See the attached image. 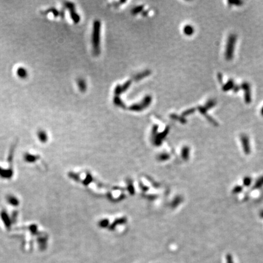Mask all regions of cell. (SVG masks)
I'll use <instances>...</instances> for the list:
<instances>
[{
	"instance_id": "ac0fdd59",
	"label": "cell",
	"mask_w": 263,
	"mask_h": 263,
	"mask_svg": "<svg viewBox=\"0 0 263 263\" xmlns=\"http://www.w3.org/2000/svg\"><path fill=\"white\" fill-rule=\"evenodd\" d=\"M132 84V81H127L126 82H125L124 84L121 86V90H122V93L125 92L126 90H128V88H129V87L130 86V85Z\"/></svg>"
},
{
	"instance_id": "d4e9b609",
	"label": "cell",
	"mask_w": 263,
	"mask_h": 263,
	"mask_svg": "<svg viewBox=\"0 0 263 263\" xmlns=\"http://www.w3.org/2000/svg\"><path fill=\"white\" fill-rule=\"evenodd\" d=\"M240 90H241V85H234V87L233 88V89H232V90L234 92V93H238Z\"/></svg>"
},
{
	"instance_id": "603a6c76",
	"label": "cell",
	"mask_w": 263,
	"mask_h": 263,
	"mask_svg": "<svg viewBox=\"0 0 263 263\" xmlns=\"http://www.w3.org/2000/svg\"><path fill=\"white\" fill-rule=\"evenodd\" d=\"M39 137L40 138V139H41V140H42V141H45V140H46V133L44 132V131H40L39 132Z\"/></svg>"
},
{
	"instance_id": "4316f807",
	"label": "cell",
	"mask_w": 263,
	"mask_h": 263,
	"mask_svg": "<svg viewBox=\"0 0 263 263\" xmlns=\"http://www.w3.org/2000/svg\"><path fill=\"white\" fill-rule=\"evenodd\" d=\"M227 263H233V260H232V256L230 255H227Z\"/></svg>"
},
{
	"instance_id": "9a60e30c",
	"label": "cell",
	"mask_w": 263,
	"mask_h": 263,
	"mask_svg": "<svg viewBox=\"0 0 263 263\" xmlns=\"http://www.w3.org/2000/svg\"><path fill=\"white\" fill-rule=\"evenodd\" d=\"M129 109L130 110L134 111V112H139V111L143 110L144 108L142 107V105H141V104H135L130 106Z\"/></svg>"
},
{
	"instance_id": "8fae6325",
	"label": "cell",
	"mask_w": 263,
	"mask_h": 263,
	"mask_svg": "<svg viewBox=\"0 0 263 263\" xmlns=\"http://www.w3.org/2000/svg\"><path fill=\"white\" fill-rule=\"evenodd\" d=\"M151 101H152V97L150 96H146L144 97V99H143L142 102L140 104L142 105L143 108H145L150 105V104L151 103Z\"/></svg>"
},
{
	"instance_id": "7c38bea8",
	"label": "cell",
	"mask_w": 263,
	"mask_h": 263,
	"mask_svg": "<svg viewBox=\"0 0 263 263\" xmlns=\"http://www.w3.org/2000/svg\"><path fill=\"white\" fill-rule=\"evenodd\" d=\"M113 102L114 104L118 107H120L121 108H124L126 107V105L124 104V103L123 102V101L119 98V97L118 96H115L114 99H113Z\"/></svg>"
},
{
	"instance_id": "9c48e42d",
	"label": "cell",
	"mask_w": 263,
	"mask_h": 263,
	"mask_svg": "<svg viewBox=\"0 0 263 263\" xmlns=\"http://www.w3.org/2000/svg\"><path fill=\"white\" fill-rule=\"evenodd\" d=\"M77 85L79 87V90L82 92H84L86 91V90H87V84H86V82H85L84 79H83L82 78H79L77 81Z\"/></svg>"
},
{
	"instance_id": "4fadbf2b",
	"label": "cell",
	"mask_w": 263,
	"mask_h": 263,
	"mask_svg": "<svg viewBox=\"0 0 263 263\" xmlns=\"http://www.w3.org/2000/svg\"><path fill=\"white\" fill-rule=\"evenodd\" d=\"M216 105V101L215 100V99H210V100H208L207 103H206V104H205V105H204V107L207 109V110H209V109H211V108H212L213 107H214L215 105Z\"/></svg>"
},
{
	"instance_id": "277c9868",
	"label": "cell",
	"mask_w": 263,
	"mask_h": 263,
	"mask_svg": "<svg viewBox=\"0 0 263 263\" xmlns=\"http://www.w3.org/2000/svg\"><path fill=\"white\" fill-rule=\"evenodd\" d=\"M240 85L241 89L244 92V101L246 104H249L252 101L250 85L247 82H243Z\"/></svg>"
},
{
	"instance_id": "f1b7e54d",
	"label": "cell",
	"mask_w": 263,
	"mask_h": 263,
	"mask_svg": "<svg viewBox=\"0 0 263 263\" xmlns=\"http://www.w3.org/2000/svg\"><path fill=\"white\" fill-rule=\"evenodd\" d=\"M147 12H146V11H144V12H143V15H144V16H146V15H147Z\"/></svg>"
},
{
	"instance_id": "5bb4252c",
	"label": "cell",
	"mask_w": 263,
	"mask_h": 263,
	"mask_svg": "<svg viewBox=\"0 0 263 263\" xmlns=\"http://www.w3.org/2000/svg\"><path fill=\"white\" fill-rule=\"evenodd\" d=\"M52 13L53 15H54V17H58V16L61 17V11H59L55 8H51L43 12V13Z\"/></svg>"
},
{
	"instance_id": "8992f818",
	"label": "cell",
	"mask_w": 263,
	"mask_h": 263,
	"mask_svg": "<svg viewBox=\"0 0 263 263\" xmlns=\"http://www.w3.org/2000/svg\"><path fill=\"white\" fill-rule=\"evenodd\" d=\"M234 85H235V84H234V80L232 79H230L225 84L223 85L222 89L224 92H228V91L231 90L233 89Z\"/></svg>"
},
{
	"instance_id": "ffe728a7",
	"label": "cell",
	"mask_w": 263,
	"mask_h": 263,
	"mask_svg": "<svg viewBox=\"0 0 263 263\" xmlns=\"http://www.w3.org/2000/svg\"><path fill=\"white\" fill-rule=\"evenodd\" d=\"M171 118L174 119H179L181 123H186V121H187V120L183 117H182V116L180 117V116L177 115H175V114H172L171 115Z\"/></svg>"
},
{
	"instance_id": "d6986e66",
	"label": "cell",
	"mask_w": 263,
	"mask_h": 263,
	"mask_svg": "<svg viewBox=\"0 0 263 263\" xmlns=\"http://www.w3.org/2000/svg\"><path fill=\"white\" fill-rule=\"evenodd\" d=\"M228 3L230 6H242L243 4V1H237V0H234V1H229Z\"/></svg>"
},
{
	"instance_id": "6da1fadb",
	"label": "cell",
	"mask_w": 263,
	"mask_h": 263,
	"mask_svg": "<svg viewBox=\"0 0 263 263\" xmlns=\"http://www.w3.org/2000/svg\"><path fill=\"white\" fill-rule=\"evenodd\" d=\"M100 29L101 22L99 20H96L93 24V31L92 34L93 53L96 55H97L100 53Z\"/></svg>"
},
{
	"instance_id": "7a4b0ae2",
	"label": "cell",
	"mask_w": 263,
	"mask_h": 263,
	"mask_svg": "<svg viewBox=\"0 0 263 263\" xmlns=\"http://www.w3.org/2000/svg\"><path fill=\"white\" fill-rule=\"evenodd\" d=\"M236 40L237 35L234 34H231L228 37L225 51V57L228 61L231 60L233 58Z\"/></svg>"
},
{
	"instance_id": "2e32d148",
	"label": "cell",
	"mask_w": 263,
	"mask_h": 263,
	"mask_svg": "<svg viewBox=\"0 0 263 263\" xmlns=\"http://www.w3.org/2000/svg\"><path fill=\"white\" fill-rule=\"evenodd\" d=\"M143 8H144V6H137V7L134 8L132 10V11H131V13L133 15H136L137 13H139V12H141L143 11Z\"/></svg>"
},
{
	"instance_id": "5b68a950",
	"label": "cell",
	"mask_w": 263,
	"mask_h": 263,
	"mask_svg": "<svg viewBox=\"0 0 263 263\" xmlns=\"http://www.w3.org/2000/svg\"><path fill=\"white\" fill-rule=\"evenodd\" d=\"M241 141H242L243 147L244 148L245 152L248 154L250 152V146H249V140L247 136L245 135H242L241 136Z\"/></svg>"
},
{
	"instance_id": "7402d4cb",
	"label": "cell",
	"mask_w": 263,
	"mask_h": 263,
	"mask_svg": "<svg viewBox=\"0 0 263 263\" xmlns=\"http://www.w3.org/2000/svg\"><path fill=\"white\" fill-rule=\"evenodd\" d=\"M115 94L116 96H118L122 93V90H121V85H118L115 89Z\"/></svg>"
},
{
	"instance_id": "e0dca14e",
	"label": "cell",
	"mask_w": 263,
	"mask_h": 263,
	"mask_svg": "<svg viewBox=\"0 0 263 263\" xmlns=\"http://www.w3.org/2000/svg\"><path fill=\"white\" fill-rule=\"evenodd\" d=\"M196 109L195 108H189V109H188V110H187L184 111V112L182 113L181 116L183 117V116H188V115H190L191 114H192L193 113H194V112H195V111H196Z\"/></svg>"
},
{
	"instance_id": "3957f363",
	"label": "cell",
	"mask_w": 263,
	"mask_h": 263,
	"mask_svg": "<svg viewBox=\"0 0 263 263\" xmlns=\"http://www.w3.org/2000/svg\"><path fill=\"white\" fill-rule=\"evenodd\" d=\"M64 6L70 11L71 17L73 20V21L75 23H77L80 21L81 18L79 15L75 11V6L73 3L68 1H65L64 2Z\"/></svg>"
},
{
	"instance_id": "83f0119b",
	"label": "cell",
	"mask_w": 263,
	"mask_h": 263,
	"mask_svg": "<svg viewBox=\"0 0 263 263\" xmlns=\"http://www.w3.org/2000/svg\"><path fill=\"white\" fill-rule=\"evenodd\" d=\"M250 180H251V179H250V178H247V179H245V181H244L245 184L247 185H249L250 183V181H251Z\"/></svg>"
},
{
	"instance_id": "30bf717a",
	"label": "cell",
	"mask_w": 263,
	"mask_h": 263,
	"mask_svg": "<svg viewBox=\"0 0 263 263\" xmlns=\"http://www.w3.org/2000/svg\"><path fill=\"white\" fill-rule=\"evenodd\" d=\"M183 31V33L186 35L190 36V35H192L194 34V29L191 25L188 24V25H186V26H184Z\"/></svg>"
},
{
	"instance_id": "44dd1931",
	"label": "cell",
	"mask_w": 263,
	"mask_h": 263,
	"mask_svg": "<svg viewBox=\"0 0 263 263\" xmlns=\"http://www.w3.org/2000/svg\"><path fill=\"white\" fill-rule=\"evenodd\" d=\"M198 110H199V111L200 112V113L201 114H202L203 115H204L205 116H207V109L204 107V106L203 107V106H199L198 107Z\"/></svg>"
},
{
	"instance_id": "cb8c5ba5",
	"label": "cell",
	"mask_w": 263,
	"mask_h": 263,
	"mask_svg": "<svg viewBox=\"0 0 263 263\" xmlns=\"http://www.w3.org/2000/svg\"><path fill=\"white\" fill-rule=\"evenodd\" d=\"M206 117V118L210 122L211 124H213V125H215V126H218V123L211 117V116H209V115H207V116H205Z\"/></svg>"
},
{
	"instance_id": "484cf974",
	"label": "cell",
	"mask_w": 263,
	"mask_h": 263,
	"mask_svg": "<svg viewBox=\"0 0 263 263\" xmlns=\"http://www.w3.org/2000/svg\"><path fill=\"white\" fill-rule=\"evenodd\" d=\"M218 80L220 84L223 83V79H222V74L221 73L218 74Z\"/></svg>"
},
{
	"instance_id": "ba28073f",
	"label": "cell",
	"mask_w": 263,
	"mask_h": 263,
	"mask_svg": "<svg viewBox=\"0 0 263 263\" xmlns=\"http://www.w3.org/2000/svg\"><path fill=\"white\" fill-rule=\"evenodd\" d=\"M150 74V71L149 70H146V71H143L142 73H140L138 74L137 75H135L134 76V79L135 81H139V80L145 78V77H147V76H148Z\"/></svg>"
},
{
	"instance_id": "52a82bcc",
	"label": "cell",
	"mask_w": 263,
	"mask_h": 263,
	"mask_svg": "<svg viewBox=\"0 0 263 263\" xmlns=\"http://www.w3.org/2000/svg\"><path fill=\"white\" fill-rule=\"evenodd\" d=\"M17 74L19 77L21 79H25L28 77V73L27 70L25 68L23 67H20L17 70Z\"/></svg>"
},
{
	"instance_id": "f546056e",
	"label": "cell",
	"mask_w": 263,
	"mask_h": 263,
	"mask_svg": "<svg viewBox=\"0 0 263 263\" xmlns=\"http://www.w3.org/2000/svg\"><path fill=\"white\" fill-rule=\"evenodd\" d=\"M261 115L263 116V106L262 107V108H261Z\"/></svg>"
}]
</instances>
